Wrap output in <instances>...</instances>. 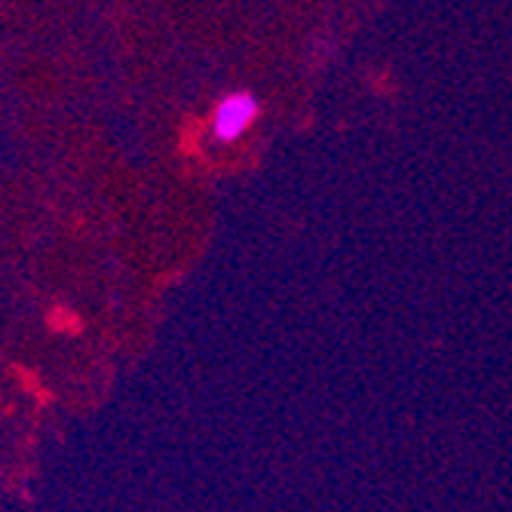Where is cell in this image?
Masks as SVG:
<instances>
[{
	"instance_id": "6da1fadb",
	"label": "cell",
	"mask_w": 512,
	"mask_h": 512,
	"mask_svg": "<svg viewBox=\"0 0 512 512\" xmlns=\"http://www.w3.org/2000/svg\"><path fill=\"white\" fill-rule=\"evenodd\" d=\"M258 114H261V102L255 92H249V89L227 92V96H221V102L215 105L212 120H209L212 138L221 145L240 142V138L255 126Z\"/></svg>"
}]
</instances>
